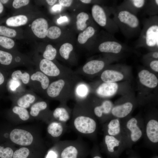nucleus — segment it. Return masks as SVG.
Here are the masks:
<instances>
[{
    "instance_id": "473e14b6",
    "label": "nucleus",
    "mask_w": 158,
    "mask_h": 158,
    "mask_svg": "<svg viewBox=\"0 0 158 158\" xmlns=\"http://www.w3.org/2000/svg\"><path fill=\"white\" fill-rule=\"evenodd\" d=\"M96 33V30L94 27L89 26L79 34L78 36V41L81 44H84L88 39L93 37Z\"/></svg>"
},
{
    "instance_id": "4468645a",
    "label": "nucleus",
    "mask_w": 158,
    "mask_h": 158,
    "mask_svg": "<svg viewBox=\"0 0 158 158\" xmlns=\"http://www.w3.org/2000/svg\"><path fill=\"white\" fill-rule=\"evenodd\" d=\"M30 62L21 56H15L9 52L0 50V64L2 68L7 71L20 65H27Z\"/></svg>"
},
{
    "instance_id": "cd10ccee",
    "label": "nucleus",
    "mask_w": 158,
    "mask_h": 158,
    "mask_svg": "<svg viewBox=\"0 0 158 158\" xmlns=\"http://www.w3.org/2000/svg\"><path fill=\"white\" fill-rule=\"evenodd\" d=\"M9 77L13 80L20 81L24 85H29L30 80V73L29 71L16 70L10 71Z\"/></svg>"
},
{
    "instance_id": "dca6fc26",
    "label": "nucleus",
    "mask_w": 158,
    "mask_h": 158,
    "mask_svg": "<svg viewBox=\"0 0 158 158\" xmlns=\"http://www.w3.org/2000/svg\"><path fill=\"white\" fill-rule=\"evenodd\" d=\"M47 134L54 144L59 141L67 129V123L51 120L48 124Z\"/></svg>"
},
{
    "instance_id": "39448f33",
    "label": "nucleus",
    "mask_w": 158,
    "mask_h": 158,
    "mask_svg": "<svg viewBox=\"0 0 158 158\" xmlns=\"http://www.w3.org/2000/svg\"><path fill=\"white\" fill-rule=\"evenodd\" d=\"M143 27L135 46L154 51L158 49V16H149L142 22Z\"/></svg>"
},
{
    "instance_id": "7ed1b4c3",
    "label": "nucleus",
    "mask_w": 158,
    "mask_h": 158,
    "mask_svg": "<svg viewBox=\"0 0 158 158\" xmlns=\"http://www.w3.org/2000/svg\"><path fill=\"white\" fill-rule=\"evenodd\" d=\"M108 9L124 36L131 38L139 35L141 30L140 23L136 15L117 6H112Z\"/></svg>"
},
{
    "instance_id": "20e7f679",
    "label": "nucleus",
    "mask_w": 158,
    "mask_h": 158,
    "mask_svg": "<svg viewBox=\"0 0 158 158\" xmlns=\"http://www.w3.org/2000/svg\"><path fill=\"white\" fill-rule=\"evenodd\" d=\"M8 142L19 147H32L47 151L40 133L28 128H9Z\"/></svg>"
},
{
    "instance_id": "c85d7f7f",
    "label": "nucleus",
    "mask_w": 158,
    "mask_h": 158,
    "mask_svg": "<svg viewBox=\"0 0 158 158\" xmlns=\"http://www.w3.org/2000/svg\"><path fill=\"white\" fill-rule=\"evenodd\" d=\"M133 108V105L131 103L127 102L113 108L111 113L116 117L123 118L127 116Z\"/></svg>"
},
{
    "instance_id": "5701e85b",
    "label": "nucleus",
    "mask_w": 158,
    "mask_h": 158,
    "mask_svg": "<svg viewBox=\"0 0 158 158\" xmlns=\"http://www.w3.org/2000/svg\"><path fill=\"white\" fill-rule=\"evenodd\" d=\"M118 85L115 83L103 82L95 90V93L99 96L105 97L112 96L117 92Z\"/></svg>"
},
{
    "instance_id": "ea45409f",
    "label": "nucleus",
    "mask_w": 158,
    "mask_h": 158,
    "mask_svg": "<svg viewBox=\"0 0 158 158\" xmlns=\"http://www.w3.org/2000/svg\"><path fill=\"white\" fill-rule=\"evenodd\" d=\"M57 51L51 44H48L46 47L42 54V57L44 59L54 61L56 57Z\"/></svg>"
},
{
    "instance_id": "f704fd0d",
    "label": "nucleus",
    "mask_w": 158,
    "mask_h": 158,
    "mask_svg": "<svg viewBox=\"0 0 158 158\" xmlns=\"http://www.w3.org/2000/svg\"><path fill=\"white\" fill-rule=\"evenodd\" d=\"M104 142L108 151L110 152H114L115 147L119 145L120 142L114 136L108 135H105Z\"/></svg>"
},
{
    "instance_id": "393cba45",
    "label": "nucleus",
    "mask_w": 158,
    "mask_h": 158,
    "mask_svg": "<svg viewBox=\"0 0 158 158\" xmlns=\"http://www.w3.org/2000/svg\"><path fill=\"white\" fill-rule=\"evenodd\" d=\"M146 133L149 140L152 142H158V122L154 119H151L147 123Z\"/></svg>"
},
{
    "instance_id": "79ce46f5",
    "label": "nucleus",
    "mask_w": 158,
    "mask_h": 158,
    "mask_svg": "<svg viewBox=\"0 0 158 158\" xmlns=\"http://www.w3.org/2000/svg\"><path fill=\"white\" fill-rule=\"evenodd\" d=\"M17 32L15 30L4 26L0 25V35L9 38L16 36Z\"/></svg>"
},
{
    "instance_id": "ddd939ff",
    "label": "nucleus",
    "mask_w": 158,
    "mask_h": 158,
    "mask_svg": "<svg viewBox=\"0 0 158 158\" xmlns=\"http://www.w3.org/2000/svg\"><path fill=\"white\" fill-rule=\"evenodd\" d=\"M5 116L8 121L15 124H20L33 120L27 109L12 104L6 111Z\"/></svg>"
},
{
    "instance_id": "8fccbe9b",
    "label": "nucleus",
    "mask_w": 158,
    "mask_h": 158,
    "mask_svg": "<svg viewBox=\"0 0 158 158\" xmlns=\"http://www.w3.org/2000/svg\"><path fill=\"white\" fill-rule=\"evenodd\" d=\"M46 2L49 5L51 6L53 5L57 1L56 0H46Z\"/></svg>"
},
{
    "instance_id": "0eeeda50",
    "label": "nucleus",
    "mask_w": 158,
    "mask_h": 158,
    "mask_svg": "<svg viewBox=\"0 0 158 158\" xmlns=\"http://www.w3.org/2000/svg\"><path fill=\"white\" fill-rule=\"evenodd\" d=\"M36 69L55 80L74 74L71 70L42 57L38 60Z\"/></svg>"
},
{
    "instance_id": "5fc2aeb1",
    "label": "nucleus",
    "mask_w": 158,
    "mask_h": 158,
    "mask_svg": "<svg viewBox=\"0 0 158 158\" xmlns=\"http://www.w3.org/2000/svg\"><path fill=\"white\" fill-rule=\"evenodd\" d=\"M61 8V6L59 5H56L53 8V9L54 10L60 9V8Z\"/></svg>"
},
{
    "instance_id": "6ab92c4d",
    "label": "nucleus",
    "mask_w": 158,
    "mask_h": 158,
    "mask_svg": "<svg viewBox=\"0 0 158 158\" xmlns=\"http://www.w3.org/2000/svg\"><path fill=\"white\" fill-rule=\"evenodd\" d=\"M147 1L146 0H126L117 6L137 16L138 13L144 9Z\"/></svg>"
},
{
    "instance_id": "49530a36",
    "label": "nucleus",
    "mask_w": 158,
    "mask_h": 158,
    "mask_svg": "<svg viewBox=\"0 0 158 158\" xmlns=\"http://www.w3.org/2000/svg\"><path fill=\"white\" fill-rule=\"evenodd\" d=\"M58 1L61 6L65 7H68L71 5L73 1L72 0H59Z\"/></svg>"
},
{
    "instance_id": "72a5a7b5",
    "label": "nucleus",
    "mask_w": 158,
    "mask_h": 158,
    "mask_svg": "<svg viewBox=\"0 0 158 158\" xmlns=\"http://www.w3.org/2000/svg\"><path fill=\"white\" fill-rule=\"evenodd\" d=\"M143 9L145 13L150 16L157 15L158 13V0H147Z\"/></svg>"
},
{
    "instance_id": "f3484780",
    "label": "nucleus",
    "mask_w": 158,
    "mask_h": 158,
    "mask_svg": "<svg viewBox=\"0 0 158 158\" xmlns=\"http://www.w3.org/2000/svg\"><path fill=\"white\" fill-rule=\"evenodd\" d=\"M47 151L32 147H19L15 150L12 158H44Z\"/></svg>"
},
{
    "instance_id": "864d4df0",
    "label": "nucleus",
    "mask_w": 158,
    "mask_h": 158,
    "mask_svg": "<svg viewBox=\"0 0 158 158\" xmlns=\"http://www.w3.org/2000/svg\"><path fill=\"white\" fill-rule=\"evenodd\" d=\"M80 1L86 4H90L92 1V0H81Z\"/></svg>"
},
{
    "instance_id": "b1692460",
    "label": "nucleus",
    "mask_w": 158,
    "mask_h": 158,
    "mask_svg": "<svg viewBox=\"0 0 158 158\" xmlns=\"http://www.w3.org/2000/svg\"><path fill=\"white\" fill-rule=\"evenodd\" d=\"M138 75L140 83L143 85L150 88L157 86L158 83L157 77L148 71L142 70L139 73Z\"/></svg>"
},
{
    "instance_id": "c756f323",
    "label": "nucleus",
    "mask_w": 158,
    "mask_h": 158,
    "mask_svg": "<svg viewBox=\"0 0 158 158\" xmlns=\"http://www.w3.org/2000/svg\"><path fill=\"white\" fill-rule=\"evenodd\" d=\"M25 86L20 81L9 77L6 85V91L10 95H15L26 90Z\"/></svg>"
},
{
    "instance_id": "7c9ffc66",
    "label": "nucleus",
    "mask_w": 158,
    "mask_h": 158,
    "mask_svg": "<svg viewBox=\"0 0 158 158\" xmlns=\"http://www.w3.org/2000/svg\"><path fill=\"white\" fill-rule=\"evenodd\" d=\"M16 149L15 145L9 142L0 143V158H12Z\"/></svg>"
},
{
    "instance_id": "6e6552de",
    "label": "nucleus",
    "mask_w": 158,
    "mask_h": 158,
    "mask_svg": "<svg viewBox=\"0 0 158 158\" xmlns=\"http://www.w3.org/2000/svg\"><path fill=\"white\" fill-rule=\"evenodd\" d=\"M91 13L95 21L108 33L114 35L119 31L117 25L110 17L111 14L108 8L107 10L99 4H94L91 8Z\"/></svg>"
},
{
    "instance_id": "4c0bfd02",
    "label": "nucleus",
    "mask_w": 158,
    "mask_h": 158,
    "mask_svg": "<svg viewBox=\"0 0 158 158\" xmlns=\"http://www.w3.org/2000/svg\"><path fill=\"white\" fill-rule=\"evenodd\" d=\"M108 135L114 136L119 133L120 132V123L117 119L111 120L107 125Z\"/></svg>"
},
{
    "instance_id": "6e6d98bb",
    "label": "nucleus",
    "mask_w": 158,
    "mask_h": 158,
    "mask_svg": "<svg viewBox=\"0 0 158 158\" xmlns=\"http://www.w3.org/2000/svg\"><path fill=\"white\" fill-rule=\"evenodd\" d=\"M4 10V6L2 4L0 1V14Z\"/></svg>"
},
{
    "instance_id": "aec40b11",
    "label": "nucleus",
    "mask_w": 158,
    "mask_h": 158,
    "mask_svg": "<svg viewBox=\"0 0 158 158\" xmlns=\"http://www.w3.org/2000/svg\"><path fill=\"white\" fill-rule=\"evenodd\" d=\"M31 28L36 36L40 38H44L46 36V32L48 28V22L44 18H37L32 22Z\"/></svg>"
},
{
    "instance_id": "c03bdc74",
    "label": "nucleus",
    "mask_w": 158,
    "mask_h": 158,
    "mask_svg": "<svg viewBox=\"0 0 158 158\" xmlns=\"http://www.w3.org/2000/svg\"><path fill=\"white\" fill-rule=\"evenodd\" d=\"M44 158H59V151L56 143L54 144L53 146L46 153Z\"/></svg>"
},
{
    "instance_id": "f257e3e1",
    "label": "nucleus",
    "mask_w": 158,
    "mask_h": 158,
    "mask_svg": "<svg viewBox=\"0 0 158 158\" xmlns=\"http://www.w3.org/2000/svg\"><path fill=\"white\" fill-rule=\"evenodd\" d=\"M88 101L76 102L70 122L71 129L80 136L91 138L96 132V121Z\"/></svg>"
},
{
    "instance_id": "a19ab883",
    "label": "nucleus",
    "mask_w": 158,
    "mask_h": 158,
    "mask_svg": "<svg viewBox=\"0 0 158 158\" xmlns=\"http://www.w3.org/2000/svg\"><path fill=\"white\" fill-rule=\"evenodd\" d=\"M61 33V29L59 27L56 26H53L48 28L46 36L50 39H55L60 36Z\"/></svg>"
},
{
    "instance_id": "13d9d810",
    "label": "nucleus",
    "mask_w": 158,
    "mask_h": 158,
    "mask_svg": "<svg viewBox=\"0 0 158 158\" xmlns=\"http://www.w3.org/2000/svg\"></svg>"
},
{
    "instance_id": "58836bf2",
    "label": "nucleus",
    "mask_w": 158,
    "mask_h": 158,
    "mask_svg": "<svg viewBox=\"0 0 158 158\" xmlns=\"http://www.w3.org/2000/svg\"><path fill=\"white\" fill-rule=\"evenodd\" d=\"M9 71L0 68V96L3 95L7 91L6 86Z\"/></svg>"
},
{
    "instance_id": "2eb2a0df",
    "label": "nucleus",
    "mask_w": 158,
    "mask_h": 158,
    "mask_svg": "<svg viewBox=\"0 0 158 158\" xmlns=\"http://www.w3.org/2000/svg\"><path fill=\"white\" fill-rule=\"evenodd\" d=\"M106 65L105 62L102 60H92L86 63L83 66L74 71L77 75L86 77L97 74L101 71Z\"/></svg>"
},
{
    "instance_id": "de8ad7c7",
    "label": "nucleus",
    "mask_w": 158,
    "mask_h": 158,
    "mask_svg": "<svg viewBox=\"0 0 158 158\" xmlns=\"http://www.w3.org/2000/svg\"><path fill=\"white\" fill-rule=\"evenodd\" d=\"M151 68L157 72H158V60L157 59L152 61L150 63Z\"/></svg>"
},
{
    "instance_id": "e433bc0d",
    "label": "nucleus",
    "mask_w": 158,
    "mask_h": 158,
    "mask_svg": "<svg viewBox=\"0 0 158 158\" xmlns=\"http://www.w3.org/2000/svg\"><path fill=\"white\" fill-rule=\"evenodd\" d=\"M73 49V45L66 42L62 44L60 47L59 52L61 57L64 60H70L71 54Z\"/></svg>"
},
{
    "instance_id": "a211bd4d",
    "label": "nucleus",
    "mask_w": 158,
    "mask_h": 158,
    "mask_svg": "<svg viewBox=\"0 0 158 158\" xmlns=\"http://www.w3.org/2000/svg\"><path fill=\"white\" fill-rule=\"evenodd\" d=\"M67 102H61L59 105L52 111L51 120L67 123L71 119L72 109L67 105Z\"/></svg>"
},
{
    "instance_id": "c9c22d12",
    "label": "nucleus",
    "mask_w": 158,
    "mask_h": 158,
    "mask_svg": "<svg viewBox=\"0 0 158 158\" xmlns=\"http://www.w3.org/2000/svg\"><path fill=\"white\" fill-rule=\"evenodd\" d=\"M89 16L85 12H81L78 13L76 16V25L77 30L83 31L87 27V21L89 19Z\"/></svg>"
},
{
    "instance_id": "9d476101",
    "label": "nucleus",
    "mask_w": 158,
    "mask_h": 158,
    "mask_svg": "<svg viewBox=\"0 0 158 158\" xmlns=\"http://www.w3.org/2000/svg\"><path fill=\"white\" fill-rule=\"evenodd\" d=\"M29 109V114L33 119L42 121L47 124L51 121L52 111L49 109L48 100H39L33 104Z\"/></svg>"
},
{
    "instance_id": "a878e982",
    "label": "nucleus",
    "mask_w": 158,
    "mask_h": 158,
    "mask_svg": "<svg viewBox=\"0 0 158 158\" xmlns=\"http://www.w3.org/2000/svg\"><path fill=\"white\" fill-rule=\"evenodd\" d=\"M138 123L137 119L133 118L129 119L126 124L127 127L131 133L130 138L134 142L138 141L142 135V131L138 125Z\"/></svg>"
},
{
    "instance_id": "1a4fd4ad",
    "label": "nucleus",
    "mask_w": 158,
    "mask_h": 158,
    "mask_svg": "<svg viewBox=\"0 0 158 158\" xmlns=\"http://www.w3.org/2000/svg\"><path fill=\"white\" fill-rule=\"evenodd\" d=\"M29 71L30 80L28 86L36 93L44 96L50 83L54 80L36 69Z\"/></svg>"
},
{
    "instance_id": "f03ea898",
    "label": "nucleus",
    "mask_w": 158,
    "mask_h": 158,
    "mask_svg": "<svg viewBox=\"0 0 158 158\" xmlns=\"http://www.w3.org/2000/svg\"><path fill=\"white\" fill-rule=\"evenodd\" d=\"M81 80L75 73L52 81L43 96L48 99L67 102L73 99L75 87Z\"/></svg>"
},
{
    "instance_id": "423d86ee",
    "label": "nucleus",
    "mask_w": 158,
    "mask_h": 158,
    "mask_svg": "<svg viewBox=\"0 0 158 158\" xmlns=\"http://www.w3.org/2000/svg\"><path fill=\"white\" fill-rule=\"evenodd\" d=\"M59 158H85L89 152L86 142L80 138L74 140H65L56 142Z\"/></svg>"
},
{
    "instance_id": "4be33fe9",
    "label": "nucleus",
    "mask_w": 158,
    "mask_h": 158,
    "mask_svg": "<svg viewBox=\"0 0 158 158\" xmlns=\"http://www.w3.org/2000/svg\"><path fill=\"white\" fill-rule=\"evenodd\" d=\"M90 92V85L81 79L75 87L73 99L76 102L85 100L89 97Z\"/></svg>"
},
{
    "instance_id": "9b49d317",
    "label": "nucleus",
    "mask_w": 158,
    "mask_h": 158,
    "mask_svg": "<svg viewBox=\"0 0 158 158\" xmlns=\"http://www.w3.org/2000/svg\"><path fill=\"white\" fill-rule=\"evenodd\" d=\"M9 98L12 104L27 109L36 102L42 99L31 90H25L16 94L9 95Z\"/></svg>"
},
{
    "instance_id": "3c124183",
    "label": "nucleus",
    "mask_w": 158,
    "mask_h": 158,
    "mask_svg": "<svg viewBox=\"0 0 158 158\" xmlns=\"http://www.w3.org/2000/svg\"><path fill=\"white\" fill-rule=\"evenodd\" d=\"M67 20V18L66 17L63 16V17H61L58 20V22L59 23H60L63 21H66Z\"/></svg>"
},
{
    "instance_id": "2f4dec72",
    "label": "nucleus",
    "mask_w": 158,
    "mask_h": 158,
    "mask_svg": "<svg viewBox=\"0 0 158 158\" xmlns=\"http://www.w3.org/2000/svg\"><path fill=\"white\" fill-rule=\"evenodd\" d=\"M28 21V18L26 16L20 15L9 17L6 20V23L9 26L17 27L25 25Z\"/></svg>"
},
{
    "instance_id": "603ef678",
    "label": "nucleus",
    "mask_w": 158,
    "mask_h": 158,
    "mask_svg": "<svg viewBox=\"0 0 158 158\" xmlns=\"http://www.w3.org/2000/svg\"><path fill=\"white\" fill-rule=\"evenodd\" d=\"M153 58L157 59L158 58V51H154L152 53Z\"/></svg>"
},
{
    "instance_id": "4d7b16f0",
    "label": "nucleus",
    "mask_w": 158,
    "mask_h": 158,
    "mask_svg": "<svg viewBox=\"0 0 158 158\" xmlns=\"http://www.w3.org/2000/svg\"><path fill=\"white\" fill-rule=\"evenodd\" d=\"M8 0H1L0 1L2 4H5L7 3L8 1Z\"/></svg>"
},
{
    "instance_id": "37998d69",
    "label": "nucleus",
    "mask_w": 158,
    "mask_h": 158,
    "mask_svg": "<svg viewBox=\"0 0 158 158\" xmlns=\"http://www.w3.org/2000/svg\"><path fill=\"white\" fill-rule=\"evenodd\" d=\"M15 45L13 40L8 37L0 36V45L7 49L12 48Z\"/></svg>"
},
{
    "instance_id": "412c9836",
    "label": "nucleus",
    "mask_w": 158,
    "mask_h": 158,
    "mask_svg": "<svg viewBox=\"0 0 158 158\" xmlns=\"http://www.w3.org/2000/svg\"><path fill=\"white\" fill-rule=\"evenodd\" d=\"M89 103L95 116L102 122L104 116L108 114L112 108V103L108 100L103 101L100 104L95 106L91 105L89 102Z\"/></svg>"
},
{
    "instance_id": "09e8293b",
    "label": "nucleus",
    "mask_w": 158,
    "mask_h": 158,
    "mask_svg": "<svg viewBox=\"0 0 158 158\" xmlns=\"http://www.w3.org/2000/svg\"><path fill=\"white\" fill-rule=\"evenodd\" d=\"M96 149H94L92 151V158H102Z\"/></svg>"
},
{
    "instance_id": "f8f14e48",
    "label": "nucleus",
    "mask_w": 158,
    "mask_h": 158,
    "mask_svg": "<svg viewBox=\"0 0 158 158\" xmlns=\"http://www.w3.org/2000/svg\"><path fill=\"white\" fill-rule=\"evenodd\" d=\"M127 46L118 40L114 35L108 32L106 39L99 44L97 49L101 52L117 54L127 49Z\"/></svg>"
},
{
    "instance_id": "bb28decb",
    "label": "nucleus",
    "mask_w": 158,
    "mask_h": 158,
    "mask_svg": "<svg viewBox=\"0 0 158 158\" xmlns=\"http://www.w3.org/2000/svg\"><path fill=\"white\" fill-rule=\"evenodd\" d=\"M123 75L117 71L109 69L104 70L100 75L101 80L103 82L107 83H115L121 80Z\"/></svg>"
},
{
    "instance_id": "a18cd8bd",
    "label": "nucleus",
    "mask_w": 158,
    "mask_h": 158,
    "mask_svg": "<svg viewBox=\"0 0 158 158\" xmlns=\"http://www.w3.org/2000/svg\"><path fill=\"white\" fill-rule=\"evenodd\" d=\"M30 1L29 0H14L13 1L12 6L14 8L18 9L27 5Z\"/></svg>"
}]
</instances>
